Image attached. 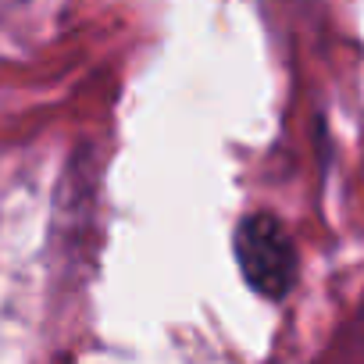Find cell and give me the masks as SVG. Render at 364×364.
Here are the masks:
<instances>
[{
	"label": "cell",
	"instance_id": "2",
	"mask_svg": "<svg viewBox=\"0 0 364 364\" xmlns=\"http://www.w3.org/2000/svg\"><path fill=\"white\" fill-rule=\"evenodd\" d=\"M343 364H364V300L346 328V339H343Z\"/></svg>",
	"mask_w": 364,
	"mask_h": 364
},
{
	"label": "cell",
	"instance_id": "1",
	"mask_svg": "<svg viewBox=\"0 0 364 364\" xmlns=\"http://www.w3.org/2000/svg\"><path fill=\"white\" fill-rule=\"evenodd\" d=\"M232 254L240 264L243 282L264 296V300H282L293 282H296V247L286 232V225L268 215V211H254L236 225L232 236Z\"/></svg>",
	"mask_w": 364,
	"mask_h": 364
}]
</instances>
